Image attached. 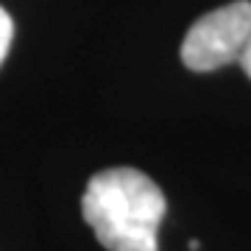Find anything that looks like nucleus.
<instances>
[{
  "mask_svg": "<svg viewBox=\"0 0 251 251\" xmlns=\"http://www.w3.org/2000/svg\"><path fill=\"white\" fill-rule=\"evenodd\" d=\"M84 221L109 251H156L168 201L159 184L137 168L95 173L81 198Z\"/></svg>",
  "mask_w": 251,
  "mask_h": 251,
  "instance_id": "obj_1",
  "label": "nucleus"
},
{
  "mask_svg": "<svg viewBox=\"0 0 251 251\" xmlns=\"http://www.w3.org/2000/svg\"><path fill=\"white\" fill-rule=\"evenodd\" d=\"M251 34V3L234 0L198 17L181 42V62L193 73H209L240 59Z\"/></svg>",
  "mask_w": 251,
  "mask_h": 251,
  "instance_id": "obj_2",
  "label": "nucleus"
},
{
  "mask_svg": "<svg viewBox=\"0 0 251 251\" xmlns=\"http://www.w3.org/2000/svg\"><path fill=\"white\" fill-rule=\"evenodd\" d=\"M11 39H14V20H11L9 11L0 6V64L6 62V56H9Z\"/></svg>",
  "mask_w": 251,
  "mask_h": 251,
  "instance_id": "obj_3",
  "label": "nucleus"
},
{
  "mask_svg": "<svg viewBox=\"0 0 251 251\" xmlns=\"http://www.w3.org/2000/svg\"><path fill=\"white\" fill-rule=\"evenodd\" d=\"M240 67L246 70V75L251 78V34H249V39H246V48H243V53H240Z\"/></svg>",
  "mask_w": 251,
  "mask_h": 251,
  "instance_id": "obj_4",
  "label": "nucleus"
}]
</instances>
